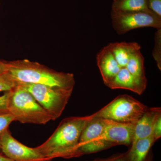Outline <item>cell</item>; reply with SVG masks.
I'll return each mask as SVG.
<instances>
[{"instance_id": "5bb4252c", "label": "cell", "mask_w": 161, "mask_h": 161, "mask_svg": "<svg viewBox=\"0 0 161 161\" xmlns=\"http://www.w3.org/2000/svg\"><path fill=\"white\" fill-rule=\"evenodd\" d=\"M156 140L153 136L141 138L131 145L130 151L127 153L128 161H145L150 148Z\"/></svg>"}, {"instance_id": "8992f818", "label": "cell", "mask_w": 161, "mask_h": 161, "mask_svg": "<svg viewBox=\"0 0 161 161\" xmlns=\"http://www.w3.org/2000/svg\"><path fill=\"white\" fill-rule=\"evenodd\" d=\"M112 26L118 34L145 27L161 29V18L152 12L119 13L111 12Z\"/></svg>"}, {"instance_id": "ba28073f", "label": "cell", "mask_w": 161, "mask_h": 161, "mask_svg": "<svg viewBox=\"0 0 161 161\" xmlns=\"http://www.w3.org/2000/svg\"><path fill=\"white\" fill-rule=\"evenodd\" d=\"M0 149L3 154L13 161H52L35 147H27L16 139L9 129L0 138Z\"/></svg>"}, {"instance_id": "cb8c5ba5", "label": "cell", "mask_w": 161, "mask_h": 161, "mask_svg": "<svg viewBox=\"0 0 161 161\" xmlns=\"http://www.w3.org/2000/svg\"><path fill=\"white\" fill-rule=\"evenodd\" d=\"M127 153H122L119 154V155L116 158L114 159L111 161H126L125 157L126 156ZM145 161H150L149 158H146Z\"/></svg>"}, {"instance_id": "5b68a950", "label": "cell", "mask_w": 161, "mask_h": 161, "mask_svg": "<svg viewBox=\"0 0 161 161\" xmlns=\"http://www.w3.org/2000/svg\"><path fill=\"white\" fill-rule=\"evenodd\" d=\"M18 84L31 93L51 116L52 120H56L62 115L74 90L43 85Z\"/></svg>"}, {"instance_id": "44dd1931", "label": "cell", "mask_w": 161, "mask_h": 161, "mask_svg": "<svg viewBox=\"0 0 161 161\" xmlns=\"http://www.w3.org/2000/svg\"><path fill=\"white\" fill-rule=\"evenodd\" d=\"M152 135L157 141L161 136V115L158 117L156 120L153 130Z\"/></svg>"}, {"instance_id": "7c38bea8", "label": "cell", "mask_w": 161, "mask_h": 161, "mask_svg": "<svg viewBox=\"0 0 161 161\" xmlns=\"http://www.w3.org/2000/svg\"><path fill=\"white\" fill-rule=\"evenodd\" d=\"M161 115L160 108H149L135 123L133 140L131 145L139 139L152 135L154 123L157 119Z\"/></svg>"}, {"instance_id": "603a6c76", "label": "cell", "mask_w": 161, "mask_h": 161, "mask_svg": "<svg viewBox=\"0 0 161 161\" xmlns=\"http://www.w3.org/2000/svg\"><path fill=\"white\" fill-rule=\"evenodd\" d=\"M8 69L7 62L0 60V73L7 72Z\"/></svg>"}, {"instance_id": "9c48e42d", "label": "cell", "mask_w": 161, "mask_h": 161, "mask_svg": "<svg viewBox=\"0 0 161 161\" xmlns=\"http://www.w3.org/2000/svg\"><path fill=\"white\" fill-rule=\"evenodd\" d=\"M104 122L103 137L107 142L112 147L116 145H131L135 123H125L107 119H104Z\"/></svg>"}, {"instance_id": "7402d4cb", "label": "cell", "mask_w": 161, "mask_h": 161, "mask_svg": "<svg viewBox=\"0 0 161 161\" xmlns=\"http://www.w3.org/2000/svg\"><path fill=\"white\" fill-rule=\"evenodd\" d=\"M9 96V92L0 96V115L9 113L7 109V99Z\"/></svg>"}, {"instance_id": "52a82bcc", "label": "cell", "mask_w": 161, "mask_h": 161, "mask_svg": "<svg viewBox=\"0 0 161 161\" xmlns=\"http://www.w3.org/2000/svg\"><path fill=\"white\" fill-rule=\"evenodd\" d=\"M103 119L90 115V119L81 133L79 148L82 155L99 152L112 147L104 139Z\"/></svg>"}, {"instance_id": "3957f363", "label": "cell", "mask_w": 161, "mask_h": 161, "mask_svg": "<svg viewBox=\"0 0 161 161\" xmlns=\"http://www.w3.org/2000/svg\"><path fill=\"white\" fill-rule=\"evenodd\" d=\"M7 104L8 112L14 116L15 121L46 125L52 120L51 116L31 93L19 84L9 92Z\"/></svg>"}, {"instance_id": "e0dca14e", "label": "cell", "mask_w": 161, "mask_h": 161, "mask_svg": "<svg viewBox=\"0 0 161 161\" xmlns=\"http://www.w3.org/2000/svg\"><path fill=\"white\" fill-rule=\"evenodd\" d=\"M17 85L7 72L0 73V92L11 91Z\"/></svg>"}, {"instance_id": "d4e9b609", "label": "cell", "mask_w": 161, "mask_h": 161, "mask_svg": "<svg viewBox=\"0 0 161 161\" xmlns=\"http://www.w3.org/2000/svg\"><path fill=\"white\" fill-rule=\"evenodd\" d=\"M119 155V154L112 156L108 158H97L93 160L88 161H111L112 160L116 158H117Z\"/></svg>"}, {"instance_id": "7a4b0ae2", "label": "cell", "mask_w": 161, "mask_h": 161, "mask_svg": "<svg viewBox=\"0 0 161 161\" xmlns=\"http://www.w3.org/2000/svg\"><path fill=\"white\" fill-rule=\"evenodd\" d=\"M7 72L17 83L40 84L74 90L73 74L58 72L43 64L27 60L7 62Z\"/></svg>"}, {"instance_id": "ac0fdd59", "label": "cell", "mask_w": 161, "mask_h": 161, "mask_svg": "<svg viewBox=\"0 0 161 161\" xmlns=\"http://www.w3.org/2000/svg\"><path fill=\"white\" fill-rule=\"evenodd\" d=\"M155 44L152 52V56L154 58L158 67L161 70V29L157 30L154 38Z\"/></svg>"}, {"instance_id": "4316f807", "label": "cell", "mask_w": 161, "mask_h": 161, "mask_svg": "<svg viewBox=\"0 0 161 161\" xmlns=\"http://www.w3.org/2000/svg\"><path fill=\"white\" fill-rule=\"evenodd\" d=\"M2 152H1V149H0V153H1Z\"/></svg>"}, {"instance_id": "2e32d148", "label": "cell", "mask_w": 161, "mask_h": 161, "mask_svg": "<svg viewBox=\"0 0 161 161\" xmlns=\"http://www.w3.org/2000/svg\"><path fill=\"white\" fill-rule=\"evenodd\" d=\"M125 67L135 78L147 84L144 68V58L140 50L135 52L131 55Z\"/></svg>"}, {"instance_id": "8fae6325", "label": "cell", "mask_w": 161, "mask_h": 161, "mask_svg": "<svg viewBox=\"0 0 161 161\" xmlns=\"http://www.w3.org/2000/svg\"><path fill=\"white\" fill-rule=\"evenodd\" d=\"M147 84L140 81L130 74L126 68H121L116 76L107 85L112 89H125L142 95L147 87Z\"/></svg>"}, {"instance_id": "6da1fadb", "label": "cell", "mask_w": 161, "mask_h": 161, "mask_svg": "<svg viewBox=\"0 0 161 161\" xmlns=\"http://www.w3.org/2000/svg\"><path fill=\"white\" fill-rule=\"evenodd\" d=\"M89 119L90 115L64 119L49 138L35 148L45 157L52 160L57 158H71L81 156L79 141Z\"/></svg>"}, {"instance_id": "d6986e66", "label": "cell", "mask_w": 161, "mask_h": 161, "mask_svg": "<svg viewBox=\"0 0 161 161\" xmlns=\"http://www.w3.org/2000/svg\"><path fill=\"white\" fill-rule=\"evenodd\" d=\"M15 121L14 116L10 113L0 115V138L5 131L9 129V125Z\"/></svg>"}, {"instance_id": "30bf717a", "label": "cell", "mask_w": 161, "mask_h": 161, "mask_svg": "<svg viewBox=\"0 0 161 161\" xmlns=\"http://www.w3.org/2000/svg\"><path fill=\"white\" fill-rule=\"evenodd\" d=\"M96 60L104 83L106 86L114 79L121 67L115 60L109 44L99 52Z\"/></svg>"}, {"instance_id": "484cf974", "label": "cell", "mask_w": 161, "mask_h": 161, "mask_svg": "<svg viewBox=\"0 0 161 161\" xmlns=\"http://www.w3.org/2000/svg\"><path fill=\"white\" fill-rule=\"evenodd\" d=\"M0 161H13L12 160L7 158V157L4 154H3L2 153H0Z\"/></svg>"}, {"instance_id": "ffe728a7", "label": "cell", "mask_w": 161, "mask_h": 161, "mask_svg": "<svg viewBox=\"0 0 161 161\" xmlns=\"http://www.w3.org/2000/svg\"><path fill=\"white\" fill-rule=\"evenodd\" d=\"M147 2L150 11L161 18V0H147Z\"/></svg>"}, {"instance_id": "9a60e30c", "label": "cell", "mask_w": 161, "mask_h": 161, "mask_svg": "<svg viewBox=\"0 0 161 161\" xmlns=\"http://www.w3.org/2000/svg\"><path fill=\"white\" fill-rule=\"evenodd\" d=\"M112 7L115 12H152L148 8L147 0H113Z\"/></svg>"}, {"instance_id": "277c9868", "label": "cell", "mask_w": 161, "mask_h": 161, "mask_svg": "<svg viewBox=\"0 0 161 161\" xmlns=\"http://www.w3.org/2000/svg\"><path fill=\"white\" fill-rule=\"evenodd\" d=\"M149 108L132 96L119 95L92 116L125 123H136Z\"/></svg>"}, {"instance_id": "4fadbf2b", "label": "cell", "mask_w": 161, "mask_h": 161, "mask_svg": "<svg viewBox=\"0 0 161 161\" xmlns=\"http://www.w3.org/2000/svg\"><path fill=\"white\" fill-rule=\"evenodd\" d=\"M109 45L115 60L121 68L125 67L131 55L141 48L140 45L136 42H115Z\"/></svg>"}]
</instances>
